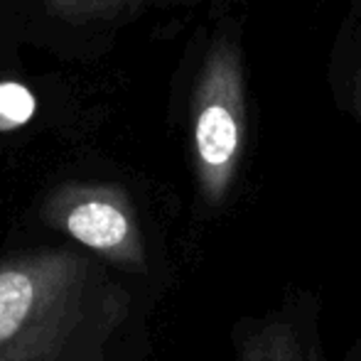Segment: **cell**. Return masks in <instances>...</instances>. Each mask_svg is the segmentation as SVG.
<instances>
[{
    "mask_svg": "<svg viewBox=\"0 0 361 361\" xmlns=\"http://www.w3.org/2000/svg\"><path fill=\"white\" fill-rule=\"evenodd\" d=\"M126 305L86 253H13L0 261V361H99Z\"/></svg>",
    "mask_w": 361,
    "mask_h": 361,
    "instance_id": "obj_1",
    "label": "cell"
},
{
    "mask_svg": "<svg viewBox=\"0 0 361 361\" xmlns=\"http://www.w3.org/2000/svg\"><path fill=\"white\" fill-rule=\"evenodd\" d=\"M192 114L200 192L209 204H221L236 177L246 135L241 57L228 39H219L202 67Z\"/></svg>",
    "mask_w": 361,
    "mask_h": 361,
    "instance_id": "obj_2",
    "label": "cell"
},
{
    "mask_svg": "<svg viewBox=\"0 0 361 361\" xmlns=\"http://www.w3.org/2000/svg\"><path fill=\"white\" fill-rule=\"evenodd\" d=\"M47 226L126 273H145L147 256L133 202L118 185L69 182L42 204Z\"/></svg>",
    "mask_w": 361,
    "mask_h": 361,
    "instance_id": "obj_3",
    "label": "cell"
},
{
    "mask_svg": "<svg viewBox=\"0 0 361 361\" xmlns=\"http://www.w3.org/2000/svg\"><path fill=\"white\" fill-rule=\"evenodd\" d=\"M238 361H307V357L288 324L271 322L243 339Z\"/></svg>",
    "mask_w": 361,
    "mask_h": 361,
    "instance_id": "obj_4",
    "label": "cell"
},
{
    "mask_svg": "<svg viewBox=\"0 0 361 361\" xmlns=\"http://www.w3.org/2000/svg\"><path fill=\"white\" fill-rule=\"evenodd\" d=\"M37 101L27 86L18 81H0V133L25 126L35 116Z\"/></svg>",
    "mask_w": 361,
    "mask_h": 361,
    "instance_id": "obj_5",
    "label": "cell"
},
{
    "mask_svg": "<svg viewBox=\"0 0 361 361\" xmlns=\"http://www.w3.org/2000/svg\"><path fill=\"white\" fill-rule=\"evenodd\" d=\"M57 8L67 10V13H94V10H106L114 5V0H54Z\"/></svg>",
    "mask_w": 361,
    "mask_h": 361,
    "instance_id": "obj_6",
    "label": "cell"
},
{
    "mask_svg": "<svg viewBox=\"0 0 361 361\" xmlns=\"http://www.w3.org/2000/svg\"><path fill=\"white\" fill-rule=\"evenodd\" d=\"M357 106L361 111V74H359V86H357Z\"/></svg>",
    "mask_w": 361,
    "mask_h": 361,
    "instance_id": "obj_7",
    "label": "cell"
}]
</instances>
